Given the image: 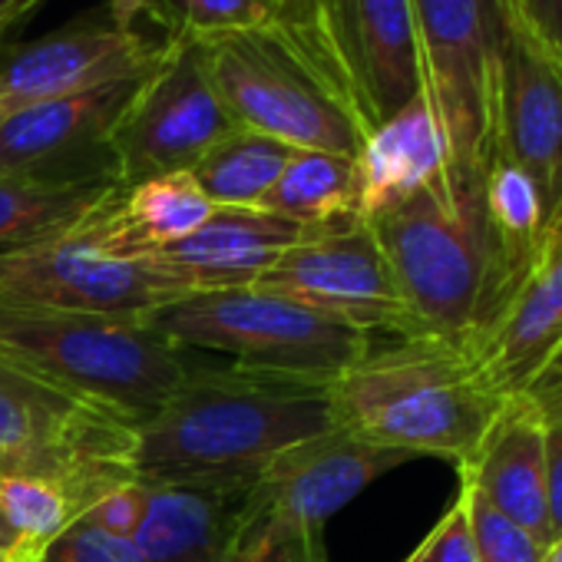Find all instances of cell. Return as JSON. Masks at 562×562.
<instances>
[{
  "instance_id": "cell-26",
  "label": "cell",
  "mask_w": 562,
  "mask_h": 562,
  "mask_svg": "<svg viewBox=\"0 0 562 562\" xmlns=\"http://www.w3.org/2000/svg\"><path fill=\"white\" fill-rule=\"evenodd\" d=\"M483 192H486V212L490 225L506 265V274L513 281V292L519 278L532 268L546 245V215L536 186L509 162L490 159L483 172Z\"/></svg>"
},
{
  "instance_id": "cell-4",
  "label": "cell",
  "mask_w": 562,
  "mask_h": 562,
  "mask_svg": "<svg viewBox=\"0 0 562 562\" xmlns=\"http://www.w3.org/2000/svg\"><path fill=\"white\" fill-rule=\"evenodd\" d=\"M143 328L186 355H215L251 374L308 384H335L374 348L368 331L258 285L172 299L153 308Z\"/></svg>"
},
{
  "instance_id": "cell-35",
  "label": "cell",
  "mask_w": 562,
  "mask_h": 562,
  "mask_svg": "<svg viewBox=\"0 0 562 562\" xmlns=\"http://www.w3.org/2000/svg\"><path fill=\"white\" fill-rule=\"evenodd\" d=\"M509 18L562 60V0H506Z\"/></svg>"
},
{
  "instance_id": "cell-6",
  "label": "cell",
  "mask_w": 562,
  "mask_h": 562,
  "mask_svg": "<svg viewBox=\"0 0 562 562\" xmlns=\"http://www.w3.org/2000/svg\"><path fill=\"white\" fill-rule=\"evenodd\" d=\"M374 133L424 97L411 0H281L271 21Z\"/></svg>"
},
{
  "instance_id": "cell-17",
  "label": "cell",
  "mask_w": 562,
  "mask_h": 562,
  "mask_svg": "<svg viewBox=\"0 0 562 562\" xmlns=\"http://www.w3.org/2000/svg\"><path fill=\"white\" fill-rule=\"evenodd\" d=\"M473 351L503 397L529 394L562 361V222Z\"/></svg>"
},
{
  "instance_id": "cell-39",
  "label": "cell",
  "mask_w": 562,
  "mask_h": 562,
  "mask_svg": "<svg viewBox=\"0 0 562 562\" xmlns=\"http://www.w3.org/2000/svg\"><path fill=\"white\" fill-rule=\"evenodd\" d=\"M542 562H562V536H559V539H552V542L546 546Z\"/></svg>"
},
{
  "instance_id": "cell-27",
  "label": "cell",
  "mask_w": 562,
  "mask_h": 562,
  "mask_svg": "<svg viewBox=\"0 0 562 562\" xmlns=\"http://www.w3.org/2000/svg\"><path fill=\"white\" fill-rule=\"evenodd\" d=\"M0 516L18 536V562H37L41 552L80 519L74 496L60 483L24 473H0Z\"/></svg>"
},
{
  "instance_id": "cell-15",
  "label": "cell",
  "mask_w": 562,
  "mask_h": 562,
  "mask_svg": "<svg viewBox=\"0 0 562 562\" xmlns=\"http://www.w3.org/2000/svg\"><path fill=\"white\" fill-rule=\"evenodd\" d=\"M146 74L0 116V176L116 179L106 149L110 133Z\"/></svg>"
},
{
  "instance_id": "cell-33",
  "label": "cell",
  "mask_w": 562,
  "mask_h": 562,
  "mask_svg": "<svg viewBox=\"0 0 562 562\" xmlns=\"http://www.w3.org/2000/svg\"><path fill=\"white\" fill-rule=\"evenodd\" d=\"M404 562H476L463 493L450 503V509L437 519V526Z\"/></svg>"
},
{
  "instance_id": "cell-3",
  "label": "cell",
  "mask_w": 562,
  "mask_h": 562,
  "mask_svg": "<svg viewBox=\"0 0 562 562\" xmlns=\"http://www.w3.org/2000/svg\"><path fill=\"white\" fill-rule=\"evenodd\" d=\"M503 401L473 348L437 338L371 348L331 384L338 424L361 440L457 467L470 460Z\"/></svg>"
},
{
  "instance_id": "cell-10",
  "label": "cell",
  "mask_w": 562,
  "mask_h": 562,
  "mask_svg": "<svg viewBox=\"0 0 562 562\" xmlns=\"http://www.w3.org/2000/svg\"><path fill=\"white\" fill-rule=\"evenodd\" d=\"M411 14L424 93L450 149L447 169H486L493 70L509 24L506 0H411Z\"/></svg>"
},
{
  "instance_id": "cell-2",
  "label": "cell",
  "mask_w": 562,
  "mask_h": 562,
  "mask_svg": "<svg viewBox=\"0 0 562 562\" xmlns=\"http://www.w3.org/2000/svg\"><path fill=\"white\" fill-rule=\"evenodd\" d=\"M486 169H443L364 218L381 241L417 338L476 348L513 295L483 192Z\"/></svg>"
},
{
  "instance_id": "cell-13",
  "label": "cell",
  "mask_w": 562,
  "mask_h": 562,
  "mask_svg": "<svg viewBox=\"0 0 562 562\" xmlns=\"http://www.w3.org/2000/svg\"><path fill=\"white\" fill-rule=\"evenodd\" d=\"M490 159L536 186L552 232L562 222V60L513 18L493 70Z\"/></svg>"
},
{
  "instance_id": "cell-22",
  "label": "cell",
  "mask_w": 562,
  "mask_h": 562,
  "mask_svg": "<svg viewBox=\"0 0 562 562\" xmlns=\"http://www.w3.org/2000/svg\"><path fill=\"white\" fill-rule=\"evenodd\" d=\"M447 136L424 93L387 123H381L374 133H368L358 156L361 218H371L430 186L447 169Z\"/></svg>"
},
{
  "instance_id": "cell-9",
  "label": "cell",
  "mask_w": 562,
  "mask_h": 562,
  "mask_svg": "<svg viewBox=\"0 0 562 562\" xmlns=\"http://www.w3.org/2000/svg\"><path fill=\"white\" fill-rule=\"evenodd\" d=\"M235 130L222 106L199 41H166L153 70L110 133V159L123 189L192 166Z\"/></svg>"
},
{
  "instance_id": "cell-14",
  "label": "cell",
  "mask_w": 562,
  "mask_h": 562,
  "mask_svg": "<svg viewBox=\"0 0 562 562\" xmlns=\"http://www.w3.org/2000/svg\"><path fill=\"white\" fill-rule=\"evenodd\" d=\"M166 47L136 27H120L110 11H90L70 24L0 50V103L21 110L44 100L87 93L146 74Z\"/></svg>"
},
{
  "instance_id": "cell-24",
  "label": "cell",
  "mask_w": 562,
  "mask_h": 562,
  "mask_svg": "<svg viewBox=\"0 0 562 562\" xmlns=\"http://www.w3.org/2000/svg\"><path fill=\"white\" fill-rule=\"evenodd\" d=\"M258 209L308 228L361 218L358 159L318 149H295Z\"/></svg>"
},
{
  "instance_id": "cell-8",
  "label": "cell",
  "mask_w": 562,
  "mask_h": 562,
  "mask_svg": "<svg viewBox=\"0 0 562 562\" xmlns=\"http://www.w3.org/2000/svg\"><path fill=\"white\" fill-rule=\"evenodd\" d=\"M209 80L235 126L292 149L358 159L368 133L328 80L278 27L199 41Z\"/></svg>"
},
{
  "instance_id": "cell-29",
  "label": "cell",
  "mask_w": 562,
  "mask_h": 562,
  "mask_svg": "<svg viewBox=\"0 0 562 562\" xmlns=\"http://www.w3.org/2000/svg\"><path fill=\"white\" fill-rule=\"evenodd\" d=\"M225 562H325L322 532H312L255 503Z\"/></svg>"
},
{
  "instance_id": "cell-20",
  "label": "cell",
  "mask_w": 562,
  "mask_h": 562,
  "mask_svg": "<svg viewBox=\"0 0 562 562\" xmlns=\"http://www.w3.org/2000/svg\"><path fill=\"white\" fill-rule=\"evenodd\" d=\"M143 483V480H139ZM146 516L133 536L143 562H225L251 509V486L143 483Z\"/></svg>"
},
{
  "instance_id": "cell-41",
  "label": "cell",
  "mask_w": 562,
  "mask_h": 562,
  "mask_svg": "<svg viewBox=\"0 0 562 562\" xmlns=\"http://www.w3.org/2000/svg\"><path fill=\"white\" fill-rule=\"evenodd\" d=\"M549 374H562V361H559V364H555V368H552ZM549 374H546V378H549Z\"/></svg>"
},
{
  "instance_id": "cell-37",
  "label": "cell",
  "mask_w": 562,
  "mask_h": 562,
  "mask_svg": "<svg viewBox=\"0 0 562 562\" xmlns=\"http://www.w3.org/2000/svg\"><path fill=\"white\" fill-rule=\"evenodd\" d=\"M149 8V0H106V11L120 27H136V18H143Z\"/></svg>"
},
{
  "instance_id": "cell-36",
  "label": "cell",
  "mask_w": 562,
  "mask_h": 562,
  "mask_svg": "<svg viewBox=\"0 0 562 562\" xmlns=\"http://www.w3.org/2000/svg\"><path fill=\"white\" fill-rule=\"evenodd\" d=\"M47 4V0H0V50Z\"/></svg>"
},
{
  "instance_id": "cell-23",
  "label": "cell",
  "mask_w": 562,
  "mask_h": 562,
  "mask_svg": "<svg viewBox=\"0 0 562 562\" xmlns=\"http://www.w3.org/2000/svg\"><path fill=\"white\" fill-rule=\"evenodd\" d=\"M123 186L100 179H37L0 176V258L54 241L93 215Z\"/></svg>"
},
{
  "instance_id": "cell-16",
  "label": "cell",
  "mask_w": 562,
  "mask_h": 562,
  "mask_svg": "<svg viewBox=\"0 0 562 562\" xmlns=\"http://www.w3.org/2000/svg\"><path fill=\"white\" fill-rule=\"evenodd\" d=\"M411 460L414 457L368 443L338 424L281 450L255 480L251 496L258 506L322 532V526L358 499L374 480Z\"/></svg>"
},
{
  "instance_id": "cell-34",
  "label": "cell",
  "mask_w": 562,
  "mask_h": 562,
  "mask_svg": "<svg viewBox=\"0 0 562 562\" xmlns=\"http://www.w3.org/2000/svg\"><path fill=\"white\" fill-rule=\"evenodd\" d=\"M143 516H146V486L139 480H130V483H120V486L106 490L80 519L93 522L103 532L133 539Z\"/></svg>"
},
{
  "instance_id": "cell-5",
  "label": "cell",
  "mask_w": 562,
  "mask_h": 562,
  "mask_svg": "<svg viewBox=\"0 0 562 562\" xmlns=\"http://www.w3.org/2000/svg\"><path fill=\"white\" fill-rule=\"evenodd\" d=\"M0 364L133 420L153 414L192 371L189 355L143 322L0 302Z\"/></svg>"
},
{
  "instance_id": "cell-28",
  "label": "cell",
  "mask_w": 562,
  "mask_h": 562,
  "mask_svg": "<svg viewBox=\"0 0 562 562\" xmlns=\"http://www.w3.org/2000/svg\"><path fill=\"white\" fill-rule=\"evenodd\" d=\"M281 0H149L146 18L166 41H215L268 27Z\"/></svg>"
},
{
  "instance_id": "cell-30",
  "label": "cell",
  "mask_w": 562,
  "mask_h": 562,
  "mask_svg": "<svg viewBox=\"0 0 562 562\" xmlns=\"http://www.w3.org/2000/svg\"><path fill=\"white\" fill-rule=\"evenodd\" d=\"M460 493L467 499V516H470V536H473L476 562H542V555H546V542L542 539H536L516 519L503 516L496 506H490L470 486L460 483Z\"/></svg>"
},
{
  "instance_id": "cell-40",
  "label": "cell",
  "mask_w": 562,
  "mask_h": 562,
  "mask_svg": "<svg viewBox=\"0 0 562 562\" xmlns=\"http://www.w3.org/2000/svg\"><path fill=\"white\" fill-rule=\"evenodd\" d=\"M0 562H18L14 555H4V552H0Z\"/></svg>"
},
{
  "instance_id": "cell-12",
  "label": "cell",
  "mask_w": 562,
  "mask_h": 562,
  "mask_svg": "<svg viewBox=\"0 0 562 562\" xmlns=\"http://www.w3.org/2000/svg\"><path fill=\"white\" fill-rule=\"evenodd\" d=\"M83 222L54 241L0 258V302L143 322L153 308L186 295L149 258L103 255Z\"/></svg>"
},
{
  "instance_id": "cell-31",
  "label": "cell",
  "mask_w": 562,
  "mask_h": 562,
  "mask_svg": "<svg viewBox=\"0 0 562 562\" xmlns=\"http://www.w3.org/2000/svg\"><path fill=\"white\" fill-rule=\"evenodd\" d=\"M529 394L542 407V443H546V499H549V532L562 536V374L542 378Z\"/></svg>"
},
{
  "instance_id": "cell-42",
  "label": "cell",
  "mask_w": 562,
  "mask_h": 562,
  "mask_svg": "<svg viewBox=\"0 0 562 562\" xmlns=\"http://www.w3.org/2000/svg\"><path fill=\"white\" fill-rule=\"evenodd\" d=\"M8 113H11V110H8L4 103H0V116H8Z\"/></svg>"
},
{
  "instance_id": "cell-21",
  "label": "cell",
  "mask_w": 562,
  "mask_h": 562,
  "mask_svg": "<svg viewBox=\"0 0 562 562\" xmlns=\"http://www.w3.org/2000/svg\"><path fill=\"white\" fill-rule=\"evenodd\" d=\"M212 209L215 205L189 172H172L120 189L87 215L83 225L103 255L133 261L182 241L212 215Z\"/></svg>"
},
{
  "instance_id": "cell-19",
  "label": "cell",
  "mask_w": 562,
  "mask_h": 562,
  "mask_svg": "<svg viewBox=\"0 0 562 562\" xmlns=\"http://www.w3.org/2000/svg\"><path fill=\"white\" fill-rule=\"evenodd\" d=\"M460 483L480 493L503 516L516 519L546 546L552 542L542 407L536 394H516L503 401L470 460L460 463Z\"/></svg>"
},
{
  "instance_id": "cell-25",
  "label": "cell",
  "mask_w": 562,
  "mask_h": 562,
  "mask_svg": "<svg viewBox=\"0 0 562 562\" xmlns=\"http://www.w3.org/2000/svg\"><path fill=\"white\" fill-rule=\"evenodd\" d=\"M292 156V146L235 126L192 166L189 176L215 209H258Z\"/></svg>"
},
{
  "instance_id": "cell-1",
  "label": "cell",
  "mask_w": 562,
  "mask_h": 562,
  "mask_svg": "<svg viewBox=\"0 0 562 562\" xmlns=\"http://www.w3.org/2000/svg\"><path fill=\"white\" fill-rule=\"evenodd\" d=\"M338 427L331 384L241 368H192L136 424L133 476L143 483L255 486L261 470L315 434Z\"/></svg>"
},
{
  "instance_id": "cell-38",
  "label": "cell",
  "mask_w": 562,
  "mask_h": 562,
  "mask_svg": "<svg viewBox=\"0 0 562 562\" xmlns=\"http://www.w3.org/2000/svg\"><path fill=\"white\" fill-rule=\"evenodd\" d=\"M0 552L18 559V536L11 532V526L4 522V516H0Z\"/></svg>"
},
{
  "instance_id": "cell-18",
  "label": "cell",
  "mask_w": 562,
  "mask_h": 562,
  "mask_svg": "<svg viewBox=\"0 0 562 562\" xmlns=\"http://www.w3.org/2000/svg\"><path fill=\"white\" fill-rule=\"evenodd\" d=\"M312 232L265 209L218 205L192 235L156 251L149 261L186 295L251 289L281 251L305 241Z\"/></svg>"
},
{
  "instance_id": "cell-11",
  "label": "cell",
  "mask_w": 562,
  "mask_h": 562,
  "mask_svg": "<svg viewBox=\"0 0 562 562\" xmlns=\"http://www.w3.org/2000/svg\"><path fill=\"white\" fill-rule=\"evenodd\" d=\"M258 289L348 322L371 338L374 331L417 338L391 261L364 218L315 228L278 255L258 278Z\"/></svg>"
},
{
  "instance_id": "cell-7",
  "label": "cell",
  "mask_w": 562,
  "mask_h": 562,
  "mask_svg": "<svg viewBox=\"0 0 562 562\" xmlns=\"http://www.w3.org/2000/svg\"><path fill=\"white\" fill-rule=\"evenodd\" d=\"M133 417L0 364V473L60 483L83 516L106 490L136 480Z\"/></svg>"
},
{
  "instance_id": "cell-32",
  "label": "cell",
  "mask_w": 562,
  "mask_h": 562,
  "mask_svg": "<svg viewBox=\"0 0 562 562\" xmlns=\"http://www.w3.org/2000/svg\"><path fill=\"white\" fill-rule=\"evenodd\" d=\"M37 562H143L133 539L97 529L87 519H74Z\"/></svg>"
}]
</instances>
